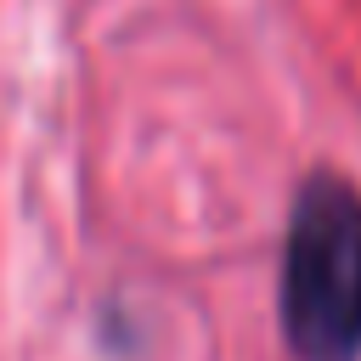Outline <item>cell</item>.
<instances>
[{"label": "cell", "instance_id": "cell-1", "mask_svg": "<svg viewBox=\"0 0 361 361\" xmlns=\"http://www.w3.org/2000/svg\"><path fill=\"white\" fill-rule=\"evenodd\" d=\"M276 316L299 361H361V192L333 169L293 197Z\"/></svg>", "mask_w": 361, "mask_h": 361}]
</instances>
